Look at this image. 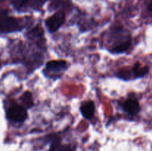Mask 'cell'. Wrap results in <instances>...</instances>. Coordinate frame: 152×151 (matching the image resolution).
Listing matches in <instances>:
<instances>
[{
  "mask_svg": "<svg viewBox=\"0 0 152 151\" xmlns=\"http://www.w3.org/2000/svg\"><path fill=\"white\" fill-rule=\"evenodd\" d=\"M7 118L15 123H22L28 118L26 108L22 105H13L7 111Z\"/></svg>",
  "mask_w": 152,
  "mask_h": 151,
  "instance_id": "cell-1",
  "label": "cell"
},
{
  "mask_svg": "<svg viewBox=\"0 0 152 151\" xmlns=\"http://www.w3.org/2000/svg\"><path fill=\"white\" fill-rule=\"evenodd\" d=\"M65 21V13L62 12H57L53 16H50L45 20V26L50 33L57 31L62 26Z\"/></svg>",
  "mask_w": 152,
  "mask_h": 151,
  "instance_id": "cell-2",
  "label": "cell"
},
{
  "mask_svg": "<svg viewBox=\"0 0 152 151\" xmlns=\"http://www.w3.org/2000/svg\"><path fill=\"white\" fill-rule=\"evenodd\" d=\"M22 27L17 19L13 17H4L0 19V33H10L19 31Z\"/></svg>",
  "mask_w": 152,
  "mask_h": 151,
  "instance_id": "cell-3",
  "label": "cell"
},
{
  "mask_svg": "<svg viewBox=\"0 0 152 151\" xmlns=\"http://www.w3.org/2000/svg\"><path fill=\"white\" fill-rule=\"evenodd\" d=\"M68 67L67 62L63 60H53L50 61L46 64V66L45 68L44 71L47 72V76H52L51 78H53V76L59 74V73L65 70V69Z\"/></svg>",
  "mask_w": 152,
  "mask_h": 151,
  "instance_id": "cell-4",
  "label": "cell"
},
{
  "mask_svg": "<svg viewBox=\"0 0 152 151\" xmlns=\"http://www.w3.org/2000/svg\"><path fill=\"white\" fill-rule=\"evenodd\" d=\"M123 109L131 115H135L140 110L138 101L135 99H128L123 103Z\"/></svg>",
  "mask_w": 152,
  "mask_h": 151,
  "instance_id": "cell-5",
  "label": "cell"
},
{
  "mask_svg": "<svg viewBox=\"0 0 152 151\" xmlns=\"http://www.w3.org/2000/svg\"><path fill=\"white\" fill-rule=\"evenodd\" d=\"M80 111L84 118H86V119H91L93 118L94 115V103L92 101L85 102L80 107Z\"/></svg>",
  "mask_w": 152,
  "mask_h": 151,
  "instance_id": "cell-6",
  "label": "cell"
},
{
  "mask_svg": "<svg viewBox=\"0 0 152 151\" xmlns=\"http://www.w3.org/2000/svg\"><path fill=\"white\" fill-rule=\"evenodd\" d=\"M21 102L25 108H31L34 106V99L31 92L26 91L22 94L20 98Z\"/></svg>",
  "mask_w": 152,
  "mask_h": 151,
  "instance_id": "cell-7",
  "label": "cell"
},
{
  "mask_svg": "<svg viewBox=\"0 0 152 151\" xmlns=\"http://www.w3.org/2000/svg\"><path fill=\"white\" fill-rule=\"evenodd\" d=\"M133 74L134 78H139V77L143 76L144 75L148 73V68L147 67H142L140 66L139 63H137L132 68Z\"/></svg>",
  "mask_w": 152,
  "mask_h": 151,
  "instance_id": "cell-8",
  "label": "cell"
},
{
  "mask_svg": "<svg viewBox=\"0 0 152 151\" xmlns=\"http://www.w3.org/2000/svg\"><path fill=\"white\" fill-rule=\"evenodd\" d=\"M131 45L130 41H126L124 42H122L116 45L114 48L112 49L113 53H124V52L127 51L129 49Z\"/></svg>",
  "mask_w": 152,
  "mask_h": 151,
  "instance_id": "cell-9",
  "label": "cell"
},
{
  "mask_svg": "<svg viewBox=\"0 0 152 151\" xmlns=\"http://www.w3.org/2000/svg\"><path fill=\"white\" fill-rule=\"evenodd\" d=\"M50 151H73V150L68 145L61 144L59 143H54L50 147Z\"/></svg>",
  "mask_w": 152,
  "mask_h": 151,
  "instance_id": "cell-10",
  "label": "cell"
},
{
  "mask_svg": "<svg viewBox=\"0 0 152 151\" xmlns=\"http://www.w3.org/2000/svg\"><path fill=\"white\" fill-rule=\"evenodd\" d=\"M28 34H29V36L32 38H34V37L35 38L36 37H40L42 36L43 30L42 29V28H39V27L37 26L35 29L32 30Z\"/></svg>",
  "mask_w": 152,
  "mask_h": 151,
  "instance_id": "cell-11",
  "label": "cell"
},
{
  "mask_svg": "<svg viewBox=\"0 0 152 151\" xmlns=\"http://www.w3.org/2000/svg\"><path fill=\"white\" fill-rule=\"evenodd\" d=\"M28 1V0H11V3L13 7L16 9H19L23 7Z\"/></svg>",
  "mask_w": 152,
  "mask_h": 151,
  "instance_id": "cell-12",
  "label": "cell"
},
{
  "mask_svg": "<svg viewBox=\"0 0 152 151\" xmlns=\"http://www.w3.org/2000/svg\"><path fill=\"white\" fill-rule=\"evenodd\" d=\"M148 10H149L150 11L152 12V2L149 4V6H148Z\"/></svg>",
  "mask_w": 152,
  "mask_h": 151,
  "instance_id": "cell-13",
  "label": "cell"
}]
</instances>
